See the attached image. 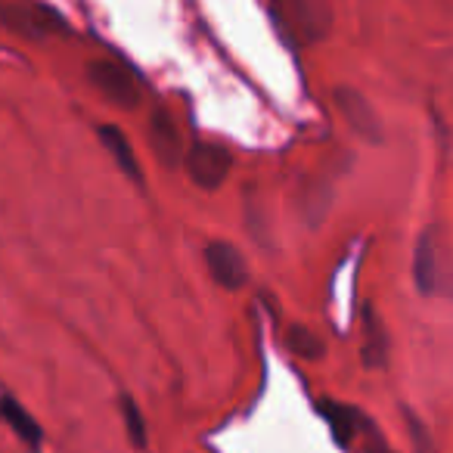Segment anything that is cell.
Listing matches in <instances>:
<instances>
[{
	"label": "cell",
	"mask_w": 453,
	"mask_h": 453,
	"mask_svg": "<svg viewBox=\"0 0 453 453\" xmlns=\"http://www.w3.org/2000/svg\"><path fill=\"white\" fill-rule=\"evenodd\" d=\"M413 283L422 296L453 298V255L447 249L444 230L426 226L413 252Z\"/></svg>",
	"instance_id": "6da1fadb"
},
{
	"label": "cell",
	"mask_w": 453,
	"mask_h": 453,
	"mask_svg": "<svg viewBox=\"0 0 453 453\" xmlns=\"http://www.w3.org/2000/svg\"><path fill=\"white\" fill-rule=\"evenodd\" d=\"M0 28L13 32L22 41H35L44 44L59 35H69V22L59 10L50 4H38V0H10L0 4Z\"/></svg>",
	"instance_id": "7a4b0ae2"
},
{
	"label": "cell",
	"mask_w": 453,
	"mask_h": 453,
	"mask_svg": "<svg viewBox=\"0 0 453 453\" xmlns=\"http://www.w3.org/2000/svg\"><path fill=\"white\" fill-rule=\"evenodd\" d=\"M320 413L329 422V428L335 432L342 447H360V453H395L364 410L348 407V403L323 401Z\"/></svg>",
	"instance_id": "3957f363"
},
{
	"label": "cell",
	"mask_w": 453,
	"mask_h": 453,
	"mask_svg": "<svg viewBox=\"0 0 453 453\" xmlns=\"http://www.w3.org/2000/svg\"><path fill=\"white\" fill-rule=\"evenodd\" d=\"M88 81L100 90L103 100H109L119 109H137L140 106V81L127 65L115 59H94L88 63Z\"/></svg>",
	"instance_id": "277c9868"
},
{
	"label": "cell",
	"mask_w": 453,
	"mask_h": 453,
	"mask_svg": "<svg viewBox=\"0 0 453 453\" xmlns=\"http://www.w3.org/2000/svg\"><path fill=\"white\" fill-rule=\"evenodd\" d=\"M286 28L302 44H323L333 35L335 10L329 0H283Z\"/></svg>",
	"instance_id": "5b68a950"
},
{
	"label": "cell",
	"mask_w": 453,
	"mask_h": 453,
	"mask_svg": "<svg viewBox=\"0 0 453 453\" xmlns=\"http://www.w3.org/2000/svg\"><path fill=\"white\" fill-rule=\"evenodd\" d=\"M230 168H234V156L218 143H196L187 152V171L196 187L202 189H218L226 180Z\"/></svg>",
	"instance_id": "8992f818"
},
{
	"label": "cell",
	"mask_w": 453,
	"mask_h": 453,
	"mask_svg": "<svg viewBox=\"0 0 453 453\" xmlns=\"http://www.w3.org/2000/svg\"><path fill=\"white\" fill-rule=\"evenodd\" d=\"M335 106L342 109V115L357 137H364L366 143H382V121H379L376 109L370 106V100L360 90L335 88Z\"/></svg>",
	"instance_id": "52a82bcc"
},
{
	"label": "cell",
	"mask_w": 453,
	"mask_h": 453,
	"mask_svg": "<svg viewBox=\"0 0 453 453\" xmlns=\"http://www.w3.org/2000/svg\"><path fill=\"white\" fill-rule=\"evenodd\" d=\"M205 265H208V273L214 277V283H220L224 289H240L249 280V265L234 242H224V240L208 242Z\"/></svg>",
	"instance_id": "ba28073f"
},
{
	"label": "cell",
	"mask_w": 453,
	"mask_h": 453,
	"mask_svg": "<svg viewBox=\"0 0 453 453\" xmlns=\"http://www.w3.org/2000/svg\"><path fill=\"white\" fill-rule=\"evenodd\" d=\"M0 419L13 428V434L22 441V444H28L35 453L41 450V444H44V428H41V422L4 388H0Z\"/></svg>",
	"instance_id": "9c48e42d"
},
{
	"label": "cell",
	"mask_w": 453,
	"mask_h": 453,
	"mask_svg": "<svg viewBox=\"0 0 453 453\" xmlns=\"http://www.w3.org/2000/svg\"><path fill=\"white\" fill-rule=\"evenodd\" d=\"M150 146L165 168H177L180 165L183 156L180 134H177V125L171 121V115L165 109H156L150 119Z\"/></svg>",
	"instance_id": "30bf717a"
},
{
	"label": "cell",
	"mask_w": 453,
	"mask_h": 453,
	"mask_svg": "<svg viewBox=\"0 0 453 453\" xmlns=\"http://www.w3.org/2000/svg\"><path fill=\"white\" fill-rule=\"evenodd\" d=\"M96 134H100L106 152L115 158V165L121 168V174L131 177L134 183H143V174H140V162H137V156H134V146L127 143V137L121 134V127L100 125V131H96Z\"/></svg>",
	"instance_id": "8fae6325"
},
{
	"label": "cell",
	"mask_w": 453,
	"mask_h": 453,
	"mask_svg": "<svg viewBox=\"0 0 453 453\" xmlns=\"http://www.w3.org/2000/svg\"><path fill=\"white\" fill-rule=\"evenodd\" d=\"M364 364L370 370L388 364V333L370 304L364 308Z\"/></svg>",
	"instance_id": "7c38bea8"
},
{
	"label": "cell",
	"mask_w": 453,
	"mask_h": 453,
	"mask_svg": "<svg viewBox=\"0 0 453 453\" xmlns=\"http://www.w3.org/2000/svg\"><path fill=\"white\" fill-rule=\"evenodd\" d=\"M286 345H289V351L298 354L302 360H320L323 351H326V345H323L320 335L311 333V329H304V326H289V333H286Z\"/></svg>",
	"instance_id": "4fadbf2b"
},
{
	"label": "cell",
	"mask_w": 453,
	"mask_h": 453,
	"mask_svg": "<svg viewBox=\"0 0 453 453\" xmlns=\"http://www.w3.org/2000/svg\"><path fill=\"white\" fill-rule=\"evenodd\" d=\"M121 416H125V428H127V438H131L134 447H146V422L140 407L134 403L131 395H121Z\"/></svg>",
	"instance_id": "5bb4252c"
},
{
	"label": "cell",
	"mask_w": 453,
	"mask_h": 453,
	"mask_svg": "<svg viewBox=\"0 0 453 453\" xmlns=\"http://www.w3.org/2000/svg\"><path fill=\"white\" fill-rule=\"evenodd\" d=\"M403 419H407V428H410V441H413V453H438L434 447V438L432 432L426 428V422L413 413V410H403Z\"/></svg>",
	"instance_id": "9a60e30c"
}]
</instances>
